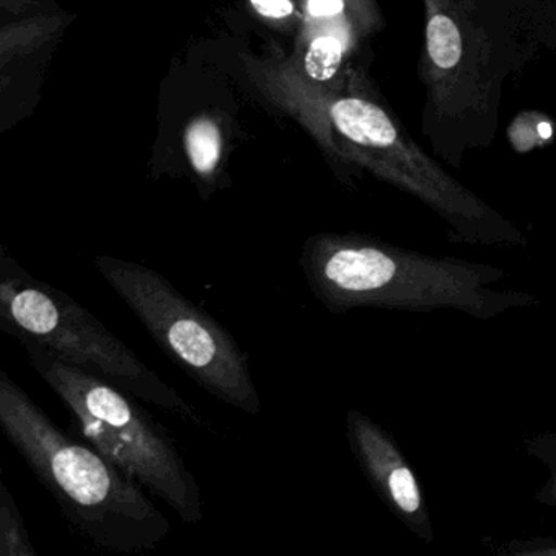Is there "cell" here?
I'll list each match as a JSON object with an SVG mask.
<instances>
[{"mask_svg":"<svg viewBox=\"0 0 556 556\" xmlns=\"http://www.w3.org/2000/svg\"><path fill=\"white\" fill-rule=\"evenodd\" d=\"M522 442L526 454L548 471L545 483L535 491L533 497L542 506L556 509V432H536L527 435Z\"/></svg>","mask_w":556,"mask_h":556,"instance_id":"cell-9","label":"cell"},{"mask_svg":"<svg viewBox=\"0 0 556 556\" xmlns=\"http://www.w3.org/2000/svg\"><path fill=\"white\" fill-rule=\"evenodd\" d=\"M539 132L542 138H549V136H552V128H549V125H546V123H542V125L539 126Z\"/></svg>","mask_w":556,"mask_h":556,"instance_id":"cell-16","label":"cell"},{"mask_svg":"<svg viewBox=\"0 0 556 556\" xmlns=\"http://www.w3.org/2000/svg\"><path fill=\"white\" fill-rule=\"evenodd\" d=\"M0 426L71 526L93 545L128 555L157 548L167 539L170 522L144 488L89 442L61 431L4 370Z\"/></svg>","mask_w":556,"mask_h":556,"instance_id":"cell-2","label":"cell"},{"mask_svg":"<svg viewBox=\"0 0 556 556\" xmlns=\"http://www.w3.org/2000/svg\"><path fill=\"white\" fill-rule=\"evenodd\" d=\"M258 14L269 18H285L292 14L291 0H252Z\"/></svg>","mask_w":556,"mask_h":556,"instance_id":"cell-14","label":"cell"},{"mask_svg":"<svg viewBox=\"0 0 556 556\" xmlns=\"http://www.w3.org/2000/svg\"><path fill=\"white\" fill-rule=\"evenodd\" d=\"M0 556H38L24 517L5 483L0 484Z\"/></svg>","mask_w":556,"mask_h":556,"instance_id":"cell-8","label":"cell"},{"mask_svg":"<svg viewBox=\"0 0 556 556\" xmlns=\"http://www.w3.org/2000/svg\"><path fill=\"white\" fill-rule=\"evenodd\" d=\"M429 56L435 66L451 70L460 61L462 37L454 22L445 15H435L428 25Z\"/></svg>","mask_w":556,"mask_h":556,"instance_id":"cell-11","label":"cell"},{"mask_svg":"<svg viewBox=\"0 0 556 556\" xmlns=\"http://www.w3.org/2000/svg\"><path fill=\"white\" fill-rule=\"evenodd\" d=\"M496 555L504 556H556L555 536H533V539H517L510 542L491 546Z\"/></svg>","mask_w":556,"mask_h":556,"instance_id":"cell-13","label":"cell"},{"mask_svg":"<svg viewBox=\"0 0 556 556\" xmlns=\"http://www.w3.org/2000/svg\"><path fill=\"white\" fill-rule=\"evenodd\" d=\"M187 151L191 164L200 174L214 172L220 159V135L207 119L193 123L187 131Z\"/></svg>","mask_w":556,"mask_h":556,"instance_id":"cell-10","label":"cell"},{"mask_svg":"<svg viewBox=\"0 0 556 556\" xmlns=\"http://www.w3.org/2000/svg\"><path fill=\"white\" fill-rule=\"evenodd\" d=\"M299 265L312 295L331 314L457 312L486 321L540 305L532 292L494 288L507 278L500 266L428 255L354 233L312 237Z\"/></svg>","mask_w":556,"mask_h":556,"instance_id":"cell-1","label":"cell"},{"mask_svg":"<svg viewBox=\"0 0 556 556\" xmlns=\"http://www.w3.org/2000/svg\"><path fill=\"white\" fill-rule=\"evenodd\" d=\"M331 118L340 132L357 144L389 148L396 141V129L389 116L364 100L346 99L334 103Z\"/></svg>","mask_w":556,"mask_h":556,"instance_id":"cell-7","label":"cell"},{"mask_svg":"<svg viewBox=\"0 0 556 556\" xmlns=\"http://www.w3.org/2000/svg\"><path fill=\"white\" fill-rule=\"evenodd\" d=\"M93 265L159 348L201 389L249 415L262 413L249 356L219 321L149 266L110 255L96 256Z\"/></svg>","mask_w":556,"mask_h":556,"instance_id":"cell-5","label":"cell"},{"mask_svg":"<svg viewBox=\"0 0 556 556\" xmlns=\"http://www.w3.org/2000/svg\"><path fill=\"white\" fill-rule=\"evenodd\" d=\"M346 438L357 467L387 509L413 535L434 543L425 490L395 438L359 409L346 413Z\"/></svg>","mask_w":556,"mask_h":556,"instance_id":"cell-6","label":"cell"},{"mask_svg":"<svg viewBox=\"0 0 556 556\" xmlns=\"http://www.w3.org/2000/svg\"><path fill=\"white\" fill-rule=\"evenodd\" d=\"M343 11V0H308V12L314 17H333Z\"/></svg>","mask_w":556,"mask_h":556,"instance_id":"cell-15","label":"cell"},{"mask_svg":"<svg viewBox=\"0 0 556 556\" xmlns=\"http://www.w3.org/2000/svg\"><path fill=\"white\" fill-rule=\"evenodd\" d=\"M0 328L21 343L37 344L142 402L200 422L201 416L146 366L131 348L70 294L28 275L0 250Z\"/></svg>","mask_w":556,"mask_h":556,"instance_id":"cell-4","label":"cell"},{"mask_svg":"<svg viewBox=\"0 0 556 556\" xmlns=\"http://www.w3.org/2000/svg\"><path fill=\"white\" fill-rule=\"evenodd\" d=\"M343 58L340 41L333 37L317 38L308 48L305 56V70L312 79L318 83L330 80L337 74Z\"/></svg>","mask_w":556,"mask_h":556,"instance_id":"cell-12","label":"cell"},{"mask_svg":"<svg viewBox=\"0 0 556 556\" xmlns=\"http://www.w3.org/2000/svg\"><path fill=\"white\" fill-rule=\"evenodd\" d=\"M28 363L67 406L80 434L126 477L164 501L184 522L203 520L200 484L168 432L109 380L22 343Z\"/></svg>","mask_w":556,"mask_h":556,"instance_id":"cell-3","label":"cell"}]
</instances>
